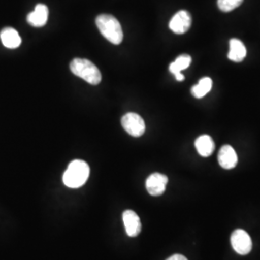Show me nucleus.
<instances>
[{
	"instance_id": "14",
	"label": "nucleus",
	"mask_w": 260,
	"mask_h": 260,
	"mask_svg": "<svg viewBox=\"0 0 260 260\" xmlns=\"http://www.w3.org/2000/svg\"><path fill=\"white\" fill-rule=\"evenodd\" d=\"M212 88V80L209 77L202 78L199 83L193 86L191 89V93L196 99H203L205 94L210 92Z\"/></svg>"
},
{
	"instance_id": "5",
	"label": "nucleus",
	"mask_w": 260,
	"mask_h": 260,
	"mask_svg": "<svg viewBox=\"0 0 260 260\" xmlns=\"http://www.w3.org/2000/svg\"><path fill=\"white\" fill-rule=\"evenodd\" d=\"M231 242L233 250L241 255L248 254L252 249L251 237L243 230L234 231L231 237Z\"/></svg>"
},
{
	"instance_id": "17",
	"label": "nucleus",
	"mask_w": 260,
	"mask_h": 260,
	"mask_svg": "<svg viewBox=\"0 0 260 260\" xmlns=\"http://www.w3.org/2000/svg\"><path fill=\"white\" fill-rule=\"evenodd\" d=\"M166 260H188L186 258L184 255H182V254H174V255H172V256H170L169 258H167Z\"/></svg>"
},
{
	"instance_id": "13",
	"label": "nucleus",
	"mask_w": 260,
	"mask_h": 260,
	"mask_svg": "<svg viewBox=\"0 0 260 260\" xmlns=\"http://www.w3.org/2000/svg\"><path fill=\"white\" fill-rule=\"evenodd\" d=\"M196 149L203 157H208L213 153L215 149L213 140L209 135H202L195 142Z\"/></svg>"
},
{
	"instance_id": "1",
	"label": "nucleus",
	"mask_w": 260,
	"mask_h": 260,
	"mask_svg": "<svg viewBox=\"0 0 260 260\" xmlns=\"http://www.w3.org/2000/svg\"><path fill=\"white\" fill-rule=\"evenodd\" d=\"M95 23L102 35L113 45H120L123 40V33L119 20L111 15H100Z\"/></svg>"
},
{
	"instance_id": "8",
	"label": "nucleus",
	"mask_w": 260,
	"mask_h": 260,
	"mask_svg": "<svg viewBox=\"0 0 260 260\" xmlns=\"http://www.w3.org/2000/svg\"><path fill=\"white\" fill-rule=\"evenodd\" d=\"M122 220L128 236L136 237L139 235L142 230V224L137 214L132 210H126L122 214Z\"/></svg>"
},
{
	"instance_id": "4",
	"label": "nucleus",
	"mask_w": 260,
	"mask_h": 260,
	"mask_svg": "<svg viewBox=\"0 0 260 260\" xmlns=\"http://www.w3.org/2000/svg\"><path fill=\"white\" fill-rule=\"evenodd\" d=\"M121 125L129 135L140 137L145 133L146 124L143 118L136 113H127L121 118Z\"/></svg>"
},
{
	"instance_id": "16",
	"label": "nucleus",
	"mask_w": 260,
	"mask_h": 260,
	"mask_svg": "<svg viewBox=\"0 0 260 260\" xmlns=\"http://www.w3.org/2000/svg\"><path fill=\"white\" fill-rule=\"evenodd\" d=\"M244 0H218V7L223 12H232L243 3Z\"/></svg>"
},
{
	"instance_id": "3",
	"label": "nucleus",
	"mask_w": 260,
	"mask_h": 260,
	"mask_svg": "<svg viewBox=\"0 0 260 260\" xmlns=\"http://www.w3.org/2000/svg\"><path fill=\"white\" fill-rule=\"evenodd\" d=\"M70 69L74 75L82 78L91 85H99L102 81L101 71L87 59L75 58L71 62Z\"/></svg>"
},
{
	"instance_id": "7",
	"label": "nucleus",
	"mask_w": 260,
	"mask_h": 260,
	"mask_svg": "<svg viewBox=\"0 0 260 260\" xmlns=\"http://www.w3.org/2000/svg\"><path fill=\"white\" fill-rule=\"evenodd\" d=\"M167 183L168 177L165 175L154 173L148 177L146 181V188L149 195L158 197L165 192Z\"/></svg>"
},
{
	"instance_id": "10",
	"label": "nucleus",
	"mask_w": 260,
	"mask_h": 260,
	"mask_svg": "<svg viewBox=\"0 0 260 260\" xmlns=\"http://www.w3.org/2000/svg\"><path fill=\"white\" fill-rule=\"evenodd\" d=\"M48 8L45 4H38L33 12L27 16L28 23L34 27H42L47 23Z\"/></svg>"
},
{
	"instance_id": "2",
	"label": "nucleus",
	"mask_w": 260,
	"mask_h": 260,
	"mask_svg": "<svg viewBox=\"0 0 260 260\" xmlns=\"http://www.w3.org/2000/svg\"><path fill=\"white\" fill-rule=\"evenodd\" d=\"M90 176V167L83 160H74L63 176L64 184L69 188L83 186Z\"/></svg>"
},
{
	"instance_id": "11",
	"label": "nucleus",
	"mask_w": 260,
	"mask_h": 260,
	"mask_svg": "<svg viewBox=\"0 0 260 260\" xmlns=\"http://www.w3.org/2000/svg\"><path fill=\"white\" fill-rule=\"evenodd\" d=\"M0 38L3 46L7 48H17L21 44V38L14 28H4L0 33Z\"/></svg>"
},
{
	"instance_id": "12",
	"label": "nucleus",
	"mask_w": 260,
	"mask_h": 260,
	"mask_svg": "<svg viewBox=\"0 0 260 260\" xmlns=\"http://www.w3.org/2000/svg\"><path fill=\"white\" fill-rule=\"evenodd\" d=\"M247 55V49L240 40L232 39L230 41V52L228 57L233 62H242Z\"/></svg>"
},
{
	"instance_id": "6",
	"label": "nucleus",
	"mask_w": 260,
	"mask_h": 260,
	"mask_svg": "<svg viewBox=\"0 0 260 260\" xmlns=\"http://www.w3.org/2000/svg\"><path fill=\"white\" fill-rule=\"evenodd\" d=\"M191 24H192L191 15L185 10H181V11H178L177 14L172 18L169 23V27L176 34H184L190 29Z\"/></svg>"
},
{
	"instance_id": "15",
	"label": "nucleus",
	"mask_w": 260,
	"mask_h": 260,
	"mask_svg": "<svg viewBox=\"0 0 260 260\" xmlns=\"http://www.w3.org/2000/svg\"><path fill=\"white\" fill-rule=\"evenodd\" d=\"M191 62H192L191 56L187 55V54L178 56L175 62L171 63V65L169 67V70L173 75H177V74L181 73L183 70L188 69Z\"/></svg>"
},
{
	"instance_id": "9",
	"label": "nucleus",
	"mask_w": 260,
	"mask_h": 260,
	"mask_svg": "<svg viewBox=\"0 0 260 260\" xmlns=\"http://www.w3.org/2000/svg\"><path fill=\"white\" fill-rule=\"evenodd\" d=\"M218 161L221 167L225 170H231L237 165L238 157L232 146L224 145L219 151Z\"/></svg>"
}]
</instances>
